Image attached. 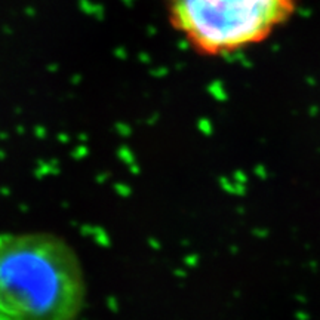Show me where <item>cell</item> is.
I'll use <instances>...</instances> for the list:
<instances>
[{"mask_svg": "<svg viewBox=\"0 0 320 320\" xmlns=\"http://www.w3.org/2000/svg\"><path fill=\"white\" fill-rule=\"evenodd\" d=\"M170 27L202 56L260 46L295 16L301 0H163Z\"/></svg>", "mask_w": 320, "mask_h": 320, "instance_id": "2", "label": "cell"}, {"mask_svg": "<svg viewBox=\"0 0 320 320\" xmlns=\"http://www.w3.org/2000/svg\"><path fill=\"white\" fill-rule=\"evenodd\" d=\"M83 303L82 264L64 239L0 234V320H77Z\"/></svg>", "mask_w": 320, "mask_h": 320, "instance_id": "1", "label": "cell"}]
</instances>
